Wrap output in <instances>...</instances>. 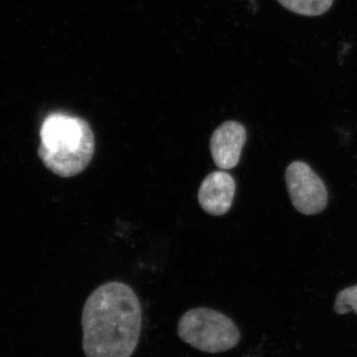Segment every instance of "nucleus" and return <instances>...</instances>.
I'll return each instance as SVG.
<instances>
[{
	"label": "nucleus",
	"mask_w": 357,
	"mask_h": 357,
	"mask_svg": "<svg viewBox=\"0 0 357 357\" xmlns=\"http://www.w3.org/2000/svg\"><path fill=\"white\" fill-rule=\"evenodd\" d=\"M82 326L86 357H130L142 328L139 300L126 284H103L86 300Z\"/></svg>",
	"instance_id": "obj_1"
},
{
	"label": "nucleus",
	"mask_w": 357,
	"mask_h": 357,
	"mask_svg": "<svg viewBox=\"0 0 357 357\" xmlns=\"http://www.w3.org/2000/svg\"><path fill=\"white\" fill-rule=\"evenodd\" d=\"M40 138V159L60 177L83 172L95 154V134L88 122L74 115H49L42 124Z\"/></svg>",
	"instance_id": "obj_2"
},
{
	"label": "nucleus",
	"mask_w": 357,
	"mask_h": 357,
	"mask_svg": "<svg viewBox=\"0 0 357 357\" xmlns=\"http://www.w3.org/2000/svg\"><path fill=\"white\" fill-rule=\"evenodd\" d=\"M178 335L185 344L208 354L229 351L241 338L231 319L208 307L185 312L178 321Z\"/></svg>",
	"instance_id": "obj_3"
},
{
	"label": "nucleus",
	"mask_w": 357,
	"mask_h": 357,
	"mask_svg": "<svg viewBox=\"0 0 357 357\" xmlns=\"http://www.w3.org/2000/svg\"><path fill=\"white\" fill-rule=\"evenodd\" d=\"M286 184L296 210L312 215L325 210L328 192L321 178L304 162L295 161L286 170Z\"/></svg>",
	"instance_id": "obj_4"
},
{
	"label": "nucleus",
	"mask_w": 357,
	"mask_h": 357,
	"mask_svg": "<svg viewBox=\"0 0 357 357\" xmlns=\"http://www.w3.org/2000/svg\"><path fill=\"white\" fill-rule=\"evenodd\" d=\"M246 142V130L243 124L227 121L218 126L211 138V153L213 162L222 170H230L238 164Z\"/></svg>",
	"instance_id": "obj_5"
},
{
	"label": "nucleus",
	"mask_w": 357,
	"mask_h": 357,
	"mask_svg": "<svg viewBox=\"0 0 357 357\" xmlns=\"http://www.w3.org/2000/svg\"><path fill=\"white\" fill-rule=\"evenodd\" d=\"M236 181L229 174L215 171L206 176L199 189V206L211 215H222L231 208Z\"/></svg>",
	"instance_id": "obj_6"
},
{
	"label": "nucleus",
	"mask_w": 357,
	"mask_h": 357,
	"mask_svg": "<svg viewBox=\"0 0 357 357\" xmlns=\"http://www.w3.org/2000/svg\"><path fill=\"white\" fill-rule=\"evenodd\" d=\"M282 6L296 14L319 16L332 7L333 0H278Z\"/></svg>",
	"instance_id": "obj_7"
},
{
	"label": "nucleus",
	"mask_w": 357,
	"mask_h": 357,
	"mask_svg": "<svg viewBox=\"0 0 357 357\" xmlns=\"http://www.w3.org/2000/svg\"><path fill=\"white\" fill-rule=\"evenodd\" d=\"M333 309L338 314H345L351 311L357 314V285L338 293Z\"/></svg>",
	"instance_id": "obj_8"
}]
</instances>
